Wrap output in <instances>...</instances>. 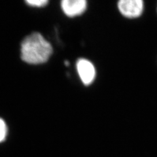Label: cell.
<instances>
[{
	"mask_svg": "<svg viewBox=\"0 0 157 157\" xmlns=\"http://www.w3.org/2000/svg\"><path fill=\"white\" fill-rule=\"evenodd\" d=\"M52 47L39 33H33L24 39L21 45L22 60L30 64H41L48 61Z\"/></svg>",
	"mask_w": 157,
	"mask_h": 157,
	"instance_id": "1",
	"label": "cell"
},
{
	"mask_svg": "<svg viewBox=\"0 0 157 157\" xmlns=\"http://www.w3.org/2000/svg\"><path fill=\"white\" fill-rule=\"evenodd\" d=\"M118 8L122 15L130 18L140 17L144 10L141 0H121L118 3Z\"/></svg>",
	"mask_w": 157,
	"mask_h": 157,
	"instance_id": "2",
	"label": "cell"
},
{
	"mask_svg": "<svg viewBox=\"0 0 157 157\" xmlns=\"http://www.w3.org/2000/svg\"><path fill=\"white\" fill-rule=\"evenodd\" d=\"M77 70L81 81L85 85H89L96 77V69L92 62L86 59H79L77 62Z\"/></svg>",
	"mask_w": 157,
	"mask_h": 157,
	"instance_id": "3",
	"label": "cell"
},
{
	"mask_svg": "<svg viewBox=\"0 0 157 157\" xmlns=\"http://www.w3.org/2000/svg\"><path fill=\"white\" fill-rule=\"evenodd\" d=\"M86 2L85 0H63L61 7L62 11L67 17H73L82 14L86 9Z\"/></svg>",
	"mask_w": 157,
	"mask_h": 157,
	"instance_id": "4",
	"label": "cell"
},
{
	"mask_svg": "<svg viewBox=\"0 0 157 157\" xmlns=\"http://www.w3.org/2000/svg\"><path fill=\"white\" fill-rule=\"evenodd\" d=\"M48 1L47 0H28L26 3L32 7H42L45 6L48 4Z\"/></svg>",
	"mask_w": 157,
	"mask_h": 157,
	"instance_id": "5",
	"label": "cell"
},
{
	"mask_svg": "<svg viewBox=\"0 0 157 157\" xmlns=\"http://www.w3.org/2000/svg\"><path fill=\"white\" fill-rule=\"evenodd\" d=\"M7 126L6 122H5L2 119H0V142L3 141L6 139L7 136Z\"/></svg>",
	"mask_w": 157,
	"mask_h": 157,
	"instance_id": "6",
	"label": "cell"
},
{
	"mask_svg": "<svg viewBox=\"0 0 157 157\" xmlns=\"http://www.w3.org/2000/svg\"><path fill=\"white\" fill-rule=\"evenodd\" d=\"M65 64H66V66H69V65H70V62H67V61H66V62H65Z\"/></svg>",
	"mask_w": 157,
	"mask_h": 157,
	"instance_id": "7",
	"label": "cell"
}]
</instances>
